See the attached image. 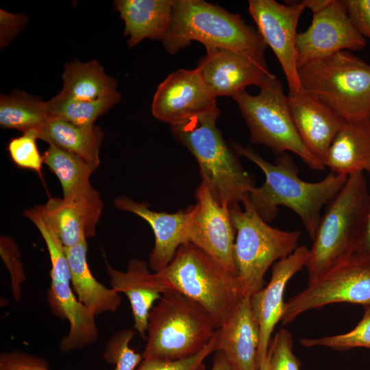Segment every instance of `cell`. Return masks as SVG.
<instances>
[{"mask_svg": "<svg viewBox=\"0 0 370 370\" xmlns=\"http://www.w3.org/2000/svg\"><path fill=\"white\" fill-rule=\"evenodd\" d=\"M1 256L10 271L13 296L16 302L21 297V284L26 280L20 253L14 241L8 236L1 237Z\"/></svg>", "mask_w": 370, "mask_h": 370, "instance_id": "36", "label": "cell"}, {"mask_svg": "<svg viewBox=\"0 0 370 370\" xmlns=\"http://www.w3.org/2000/svg\"><path fill=\"white\" fill-rule=\"evenodd\" d=\"M293 337L281 328L271 338L268 352V370H301V365L293 351Z\"/></svg>", "mask_w": 370, "mask_h": 370, "instance_id": "34", "label": "cell"}, {"mask_svg": "<svg viewBox=\"0 0 370 370\" xmlns=\"http://www.w3.org/2000/svg\"><path fill=\"white\" fill-rule=\"evenodd\" d=\"M24 215L39 230L49 254L51 282L47 299L51 312L58 318L67 319L69 323V332L60 343V351L70 352L92 345L99 336L95 316L74 294L64 245L41 205L25 210Z\"/></svg>", "mask_w": 370, "mask_h": 370, "instance_id": "10", "label": "cell"}, {"mask_svg": "<svg viewBox=\"0 0 370 370\" xmlns=\"http://www.w3.org/2000/svg\"><path fill=\"white\" fill-rule=\"evenodd\" d=\"M45 101L40 97L15 90L11 94L1 95L0 125L4 129H15L23 133L40 130L50 119Z\"/></svg>", "mask_w": 370, "mask_h": 370, "instance_id": "28", "label": "cell"}, {"mask_svg": "<svg viewBox=\"0 0 370 370\" xmlns=\"http://www.w3.org/2000/svg\"><path fill=\"white\" fill-rule=\"evenodd\" d=\"M356 31L370 41V0H342Z\"/></svg>", "mask_w": 370, "mask_h": 370, "instance_id": "38", "label": "cell"}, {"mask_svg": "<svg viewBox=\"0 0 370 370\" xmlns=\"http://www.w3.org/2000/svg\"><path fill=\"white\" fill-rule=\"evenodd\" d=\"M364 308L361 320L349 332L316 338H302L299 343L306 347H325L336 351L356 347L370 349V304Z\"/></svg>", "mask_w": 370, "mask_h": 370, "instance_id": "31", "label": "cell"}, {"mask_svg": "<svg viewBox=\"0 0 370 370\" xmlns=\"http://www.w3.org/2000/svg\"><path fill=\"white\" fill-rule=\"evenodd\" d=\"M153 273L166 291L179 292L201 306L218 329L243 298L236 276L191 243L181 245L170 263Z\"/></svg>", "mask_w": 370, "mask_h": 370, "instance_id": "5", "label": "cell"}, {"mask_svg": "<svg viewBox=\"0 0 370 370\" xmlns=\"http://www.w3.org/2000/svg\"><path fill=\"white\" fill-rule=\"evenodd\" d=\"M366 46L363 38L352 25L342 0H331L296 38L298 69L307 63L341 51H358Z\"/></svg>", "mask_w": 370, "mask_h": 370, "instance_id": "13", "label": "cell"}, {"mask_svg": "<svg viewBox=\"0 0 370 370\" xmlns=\"http://www.w3.org/2000/svg\"><path fill=\"white\" fill-rule=\"evenodd\" d=\"M114 8L125 23L124 35L133 47L145 38L162 40L171 23L173 0H116Z\"/></svg>", "mask_w": 370, "mask_h": 370, "instance_id": "23", "label": "cell"}, {"mask_svg": "<svg viewBox=\"0 0 370 370\" xmlns=\"http://www.w3.org/2000/svg\"><path fill=\"white\" fill-rule=\"evenodd\" d=\"M217 351L215 336L204 349L194 356L175 360L143 358L136 370H205L206 359Z\"/></svg>", "mask_w": 370, "mask_h": 370, "instance_id": "35", "label": "cell"}, {"mask_svg": "<svg viewBox=\"0 0 370 370\" xmlns=\"http://www.w3.org/2000/svg\"><path fill=\"white\" fill-rule=\"evenodd\" d=\"M189 243H193L223 269L236 276L234 260L236 232L230 209L219 205L202 183L195 191Z\"/></svg>", "mask_w": 370, "mask_h": 370, "instance_id": "16", "label": "cell"}, {"mask_svg": "<svg viewBox=\"0 0 370 370\" xmlns=\"http://www.w3.org/2000/svg\"><path fill=\"white\" fill-rule=\"evenodd\" d=\"M209 91L215 98H232L248 86L258 87L273 74L264 58L227 48L206 49L197 67Z\"/></svg>", "mask_w": 370, "mask_h": 370, "instance_id": "14", "label": "cell"}, {"mask_svg": "<svg viewBox=\"0 0 370 370\" xmlns=\"http://www.w3.org/2000/svg\"><path fill=\"white\" fill-rule=\"evenodd\" d=\"M217 351L234 370H259L260 331L253 313L250 297H243L217 330Z\"/></svg>", "mask_w": 370, "mask_h": 370, "instance_id": "21", "label": "cell"}, {"mask_svg": "<svg viewBox=\"0 0 370 370\" xmlns=\"http://www.w3.org/2000/svg\"><path fill=\"white\" fill-rule=\"evenodd\" d=\"M121 99L118 90L92 101L77 100L58 93L45 101V107L51 117L87 126L95 125L96 119L118 103Z\"/></svg>", "mask_w": 370, "mask_h": 370, "instance_id": "30", "label": "cell"}, {"mask_svg": "<svg viewBox=\"0 0 370 370\" xmlns=\"http://www.w3.org/2000/svg\"><path fill=\"white\" fill-rule=\"evenodd\" d=\"M217 330L198 303L166 291L150 311L143 357L175 360L194 356L213 340Z\"/></svg>", "mask_w": 370, "mask_h": 370, "instance_id": "6", "label": "cell"}, {"mask_svg": "<svg viewBox=\"0 0 370 370\" xmlns=\"http://www.w3.org/2000/svg\"><path fill=\"white\" fill-rule=\"evenodd\" d=\"M42 206L64 247H71L95 235L103 205L91 186L68 197H51Z\"/></svg>", "mask_w": 370, "mask_h": 370, "instance_id": "20", "label": "cell"}, {"mask_svg": "<svg viewBox=\"0 0 370 370\" xmlns=\"http://www.w3.org/2000/svg\"><path fill=\"white\" fill-rule=\"evenodd\" d=\"M259 370H268V363H267V358L261 362L260 365Z\"/></svg>", "mask_w": 370, "mask_h": 370, "instance_id": "43", "label": "cell"}, {"mask_svg": "<svg viewBox=\"0 0 370 370\" xmlns=\"http://www.w3.org/2000/svg\"><path fill=\"white\" fill-rule=\"evenodd\" d=\"M63 87L59 93L81 101H92L117 90V81L108 75L96 60L82 62L74 59L65 64Z\"/></svg>", "mask_w": 370, "mask_h": 370, "instance_id": "27", "label": "cell"}, {"mask_svg": "<svg viewBox=\"0 0 370 370\" xmlns=\"http://www.w3.org/2000/svg\"><path fill=\"white\" fill-rule=\"evenodd\" d=\"M287 102L299 138L308 151L323 164L332 141L346 121L302 88L288 93Z\"/></svg>", "mask_w": 370, "mask_h": 370, "instance_id": "19", "label": "cell"}, {"mask_svg": "<svg viewBox=\"0 0 370 370\" xmlns=\"http://www.w3.org/2000/svg\"><path fill=\"white\" fill-rule=\"evenodd\" d=\"M86 239L78 245L65 247L71 285L78 301L94 316L116 312L121 304L120 293L105 286L92 275L87 262Z\"/></svg>", "mask_w": 370, "mask_h": 370, "instance_id": "25", "label": "cell"}, {"mask_svg": "<svg viewBox=\"0 0 370 370\" xmlns=\"http://www.w3.org/2000/svg\"><path fill=\"white\" fill-rule=\"evenodd\" d=\"M135 332L125 329L114 333L107 342L103 358L114 365V370H136L143 360L142 354L136 352L130 346Z\"/></svg>", "mask_w": 370, "mask_h": 370, "instance_id": "32", "label": "cell"}, {"mask_svg": "<svg viewBox=\"0 0 370 370\" xmlns=\"http://www.w3.org/2000/svg\"><path fill=\"white\" fill-rule=\"evenodd\" d=\"M106 271L111 288L128 298L134 328L145 339L150 311L166 291L156 281L147 264L141 260H130L125 271L116 270L106 262Z\"/></svg>", "mask_w": 370, "mask_h": 370, "instance_id": "22", "label": "cell"}, {"mask_svg": "<svg viewBox=\"0 0 370 370\" xmlns=\"http://www.w3.org/2000/svg\"><path fill=\"white\" fill-rule=\"evenodd\" d=\"M325 166L336 174L350 175L370 171V119L346 121L332 141Z\"/></svg>", "mask_w": 370, "mask_h": 370, "instance_id": "24", "label": "cell"}, {"mask_svg": "<svg viewBox=\"0 0 370 370\" xmlns=\"http://www.w3.org/2000/svg\"><path fill=\"white\" fill-rule=\"evenodd\" d=\"M218 109L197 68L171 73L158 86L151 104L153 116L171 126Z\"/></svg>", "mask_w": 370, "mask_h": 370, "instance_id": "15", "label": "cell"}, {"mask_svg": "<svg viewBox=\"0 0 370 370\" xmlns=\"http://www.w3.org/2000/svg\"><path fill=\"white\" fill-rule=\"evenodd\" d=\"M369 198L363 172L349 175L321 217L305 266L309 280L322 275L358 252Z\"/></svg>", "mask_w": 370, "mask_h": 370, "instance_id": "3", "label": "cell"}, {"mask_svg": "<svg viewBox=\"0 0 370 370\" xmlns=\"http://www.w3.org/2000/svg\"><path fill=\"white\" fill-rule=\"evenodd\" d=\"M103 135V130L96 125H79L54 117H50L39 130V139L77 155L95 171L100 163Z\"/></svg>", "mask_w": 370, "mask_h": 370, "instance_id": "26", "label": "cell"}, {"mask_svg": "<svg viewBox=\"0 0 370 370\" xmlns=\"http://www.w3.org/2000/svg\"><path fill=\"white\" fill-rule=\"evenodd\" d=\"M335 303L370 304L369 258L356 254L309 280L306 288L286 302L281 323L288 325L305 312Z\"/></svg>", "mask_w": 370, "mask_h": 370, "instance_id": "11", "label": "cell"}, {"mask_svg": "<svg viewBox=\"0 0 370 370\" xmlns=\"http://www.w3.org/2000/svg\"><path fill=\"white\" fill-rule=\"evenodd\" d=\"M42 160L59 180L62 197H68L92 186L90 177L95 170L77 155L49 145L42 156Z\"/></svg>", "mask_w": 370, "mask_h": 370, "instance_id": "29", "label": "cell"}, {"mask_svg": "<svg viewBox=\"0 0 370 370\" xmlns=\"http://www.w3.org/2000/svg\"><path fill=\"white\" fill-rule=\"evenodd\" d=\"M114 205L121 210L138 215L151 227L155 245L149 256V268L153 272L164 269L178 248L189 243L193 206L175 213L156 212L150 210L147 204L136 202L126 196L116 197Z\"/></svg>", "mask_w": 370, "mask_h": 370, "instance_id": "18", "label": "cell"}, {"mask_svg": "<svg viewBox=\"0 0 370 370\" xmlns=\"http://www.w3.org/2000/svg\"><path fill=\"white\" fill-rule=\"evenodd\" d=\"M287 2L283 4L275 0H249L248 11L282 66L288 93H293L301 88L295 45L298 22L306 6L302 1Z\"/></svg>", "mask_w": 370, "mask_h": 370, "instance_id": "12", "label": "cell"}, {"mask_svg": "<svg viewBox=\"0 0 370 370\" xmlns=\"http://www.w3.org/2000/svg\"><path fill=\"white\" fill-rule=\"evenodd\" d=\"M331 0H304L306 8L311 10L312 13L317 12L326 7Z\"/></svg>", "mask_w": 370, "mask_h": 370, "instance_id": "42", "label": "cell"}, {"mask_svg": "<svg viewBox=\"0 0 370 370\" xmlns=\"http://www.w3.org/2000/svg\"><path fill=\"white\" fill-rule=\"evenodd\" d=\"M39 139V131L31 130L23 135L10 140L8 151L13 162L21 169L37 172L41 175L42 156L39 153L36 141Z\"/></svg>", "mask_w": 370, "mask_h": 370, "instance_id": "33", "label": "cell"}, {"mask_svg": "<svg viewBox=\"0 0 370 370\" xmlns=\"http://www.w3.org/2000/svg\"><path fill=\"white\" fill-rule=\"evenodd\" d=\"M238 156L245 157L263 172V184L255 187L248 199L267 223L275 219L280 206L293 210L313 241L323 206L332 201L345 185L348 176L331 172L323 180L308 182L299 177V170L288 153L278 155L275 163L264 160L250 147L231 141Z\"/></svg>", "mask_w": 370, "mask_h": 370, "instance_id": "1", "label": "cell"}, {"mask_svg": "<svg viewBox=\"0 0 370 370\" xmlns=\"http://www.w3.org/2000/svg\"><path fill=\"white\" fill-rule=\"evenodd\" d=\"M220 113L218 109L193 117L171 130L197 160L201 183L219 205L232 209L243 204L256 186L216 126Z\"/></svg>", "mask_w": 370, "mask_h": 370, "instance_id": "2", "label": "cell"}, {"mask_svg": "<svg viewBox=\"0 0 370 370\" xmlns=\"http://www.w3.org/2000/svg\"><path fill=\"white\" fill-rule=\"evenodd\" d=\"M230 209L236 232L234 260L242 297H251L263 287L267 271L275 262L286 258L297 247L299 231L273 227L255 210L249 199Z\"/></svg>", "mask_w": 370, "mask_h": 370, "instance_id": "8", "label": "cell"}, {"mask_svg": "<svg viewBox=\"0 0 370 370\" xmlns=\"http://www.w3.org/2000/svg\"><path fill=\"white\" fill-rule=\"evenodd\" d=\"M0 370H51L43 358L19 350L0 355Z\"/></svg>", "mask_w": 370, "mask_h": 370, "instance_id": "37", "label": "cell"}, {"mask_svg": "<svg viewBox=\"0 0 370 370\" xmlns=\"http://www.w3.org/2000/svg\"><path fill=\"white\" fill-rule=\"evenodd\" d=\"M211 370H234L227 362L223 354L219 352H215Z\"/></svg>", "mask_w": 370, "mask_h": 370, "instance_id": "41", "label": "cell"}, {"mask_svg": "<svg viewBox=\"0 0 370 370\" xmlns=\"http://www.w3.org/2000/svg\"><path fill=\"white\" fill-rule=\"evenodd\" d=\"M29 18L24 13L13 14L0 10V47H8L27 24Z\"/></svg>", "mask_w": 370, "mask_h": 370, "instance_id": "39", "label": "cell"}, {"mask_svg": "<svg viewBox=\"0 0 370 370\" xmlns=\"http://www.w3.org/2000/svg\"><path fill=\"white\" fill-rule=\"evenodd\" d=\"M298 72L301 88L346 121L370 119V64L341 51Z\"/></svg>", "mask_w": 370, "mask_h": 370, "instance_id": "7", "label": "cell"}, {"mask_svg": "<svg viewBox=\"0 0 370 370\" xmlns=\"http://www.w3.org/2000/svg\"><path fill=\"white\" fill-rule=\"evenodd\" d=\"M368 173L370 175V171ZM356 254L370 259V198L365 230Z\"/></svg>", "mask_w": 370, "mask_h": 370, "instance_id": "40", "label": "cell"}, {"mask_svg": "<svg viewBox=\"0 0 370 370\" xmlns=\"http://www.w3.org/2000/svg\"><path fill=\"white\" fill-rule=\"evenodd\" d=\"M259 88L256 95L245 90L233 97L249 128L250 143L263 145L278 156L293 152L310 169L325 170L298 135L282 82L273 74Z\"/></svg>", "mask_w": 370, "mask_h": 370, "instance_id": "9", "label": "cell"}, {"mask_svg": "<svg viewBox=\"0 0 370 370\" xmlns=\"http://www.w3.org/2000/svg\"><path fill=\"white\" fill-rule=\"evenodd\" d=\"M308 252L309 249L305 245L298 246L288 256L275 262L268 284L250 297L251 309L260 331V365L267 356L271 334L284 314L286 284L306 266Z\"/></svg>", "mask_w": 370, "mask_h": 370, "instance_id": "17", "label": "cell"}, {"mask_svg": "<svg viewBox=\"0 0 370 370\" xmlns=\"http://www.w3.org/2000/svg\"><path fill=\"white\" fill-rule=\"evenodd\" d=\"M206 47L227 48L264 58L267 45L258 29L238 14L203 0H173L168 32L162 40L175 54L193 41Z\"/></svg>", "mask_w": 370, "mask_h": 370, "instance_id": "4", "label": "cell"}]
</instances>
